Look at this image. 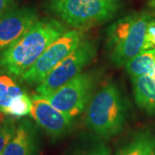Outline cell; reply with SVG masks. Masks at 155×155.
Masks as SVG:
<instances>
[{
	"instance_id": "cell-1",
	"label": "cell",
	"mask_w": 155,
	"mask_h": 155,
	"mask_svg": "<svg viewBox=\"0 0 155 155\" xmlns=\"http://www.w3.org/2000/svg\"><path fill=\"white\" fill-rule=\"evenodd\" d=\"M66 31V27L58 20L38 19L20 38L0 54V67L8 74L20 78L48 47Z\"/></svg>"
},
{
	"instance_id": "cell-2",
	"label": "cell",
	"mask_w": 155,
	"mask_h": 155,
	"mask_svg": "<svg viewBox=\"0 0 155 155\" xmlns=\"http://www.w3.org/2000/svg\"><path fill=\"white\" fill-rule=\"evenodd\" d=\"M127 106L117 84L108 82L90 100L85 122L94 133L110 139L121 133L127 121Z\"/></svg>"
},
{
	"instance_id": "cell-3",
	"label": "cell",
	"mask_w": 155,
	"mask_h": 155,
	"mask_svg": "<svg viewBox=\"0 0 155 155\" xmlns=\"http://www.w3.org/2000/svg\"><path fill=\"white\" fill-rule=\"evenodd\" d=\"M149 14L135 13L114 22L107 30L106 50L110 61L117 67L127 62L143 51Z\"/></svg>"
},
{
	"instance_id": "cell-4",
	"label": "cell",
	"mask_w": 155,
	"mask_h": 155,
	"mask_svg": "<svg viewBox=\"0 0 155 155\" xmlns=\"http://www.w3.org/2000/svg\"><path fill=\"white\" fill-rule=\"evenodd\" d=\"M120 6V0H50L48 7L63 22L82 28L110 20Z\"/></svg>"
},
{
	"instance_id": "cell-5",
	"label": "cell",
	"mask_w": 155,
	"mask_h": 155,
	"mask_svg": "<svg viewBox=\"0 0 155 155\" xmlns=\"http://www.w3.org/2000/svg\"><path fill=\"white\" fill-rule=\"evenodd\" d=\"M97 79V72H81L44 97L58 110L73 119L87 107Z\"/></svg>"
},
{
	"instance_id": "cell-6",
	"label": "cell",
	"mask_w": 155,
	"mask_h": 155,
	"mask_svg": "<svg viewBox=\"0 0 155 155\" xmlns=\"http://www.w3.org/2000/svg\"><path fill=\"white\" fill-rule=\"evenodd\" d=\"M96 54L97 48L94 42L83 39L77 48L37 84V94L46 97L72 80L94 60Z\"/></svg>"
},
{
	"instance_id": "cell-7",
	"label": "cell",
	"mask_w": 155,
	"mask_h": 155,
	"mask_svg": "<svg viewBox=\"0 0 155 155\" xmlns=\"http://www.w3.org/2000/svg\"><path fill=\"white\" fill-rule=\"evenodd\" d=\"M83 40L81 31H66L48 47L32 67L20 77L28 84H38L54 67L67 58Z\"/></svg>"
},
{
	"instance_id": "cell-8",
	"label": "cell",
	"mask_w": 155,
	"mask_h": 155,
	"mask_svg": "<svg viewBox=\"0 0 155 155\" xmlns=\"http://www.w3.org/2000/svg\"><path fill=\"white\" fill-rule=\"evenodd\" d=\"M31 102L30 116L49 137L58 140L71 132L73 119L55 109L44 97L35 95Z\"/></svg>"
},
{
	"instance_id": "cell-9",
	"label": "cell",
	"mask_w": 155,
	"mask_h": 155,
	"mask_svg": "<svg viewBox=\"0 0 155 155\" xmlns=\"http://www.w3.org/2000/svg\"><path fill=\"white\" fill-rule=\"evenodd\" d=\"M38 20L30 7H13L0 16V53L19 39Z\"/></svg>"
},
{
	"instance_id": "cell-10",
	"label": "cell",
	"mask_w": 155,
	"mask_h": 155,
	"mask_svg": "<svg viewBox=\"0 0 155 155\" xmlns=\"http://www.w3.org/2000/svg\"><path fill=\"white\" fill-rule=\"evenodd\" d=\"M40 147L38 130L29 120L17 123V129L3 155H37Z\"/></svg>"
},
{
	"instance_id": "cell-11",
	"label": "cell",
	"mask_w": 155,
	"mask_h": 155,
	"mask_svg": "<svg viewBox=\"0 0 155 155\" xmlns=\"http://www.w3.org/2000/svg\"><path fill=\"white\" fill-rule=\"evenodd\" d=\"M115 155H155V133L150 129L138 131Z\"/></svg>"
},
{
	"instance_id": "cell-12",
	"label": "cell",
	"mask_w": 155,
	"mask_h": 155,
	"mask_svg": "<svg viewBox=\"0 0 155 155\" xmlns=\"http://www.w3.org/2000/svg\"><path fill=\"white\" fill-rule=\"evenodd\" d=\"M134 94L137 105L149 114H155V76L132 78Z\"/></svg>"
},
{
	"instance_id": "cell-13",
	"label": "cell",
	"mask_w": 155,
	"mask_h": 155,
	"mask_svg": "<svg viewBox=\"0 0 155 155\" xmlns=\"http://www.w3.org/2000/svg\"><path fill=\"white\" fill-rule=\"evenodd\" d=\"M131 78L140 76H155V49L144 50L125 65Z\"/></svg>"
},
{
	"instance_id": "cell-14",
	"label": "cell",
	"mask_w": 155,
	"mask_h": 155,
	"mask_svg": "<svg viewBox=\"0 0 155 155\" xmlns=\"http://www.w3.org/2000/svg\"><path fill=\"white\" fill-rule=\"evenodd\" d=\"M23 93L24 91L10 75L0 72V112L4 113L11 101Z\"/></svg>"
},
{
	"instance_id": "cell-15",
	"label": "cell",
	"mask_w": 155,
	"mask_h": 155,
	"mask_svg": "<svg viewBox=\"0 0 155 155\" xmlns=\"http://www.w3.org/2000/svg\"><path fill=\"white\" fill-rule=\"evenodd\" d=\"M31 98L26 93L18 96L11 101V104L4 111V114L13 117H22L30 114Z\"/></svg>"
},
{
	"instance_id": "cell-16",
	"label": "cell",
	"mask_w": 155,
	"mask_h": 155,
	"mask_svg": "<svg viewBox=\"0 0 155 155\" xmlns=\"http://www.w3.org/2000/svg\"><path fill=\"white\" fill-rule=\"evenodd\" d=\"M68 155H110V150L103 141L93 140L78 147Z\"/></svg>"
},
{
	"instance_id": "cell-17",
	"label": "cell",
	"mask_w": 155,
	"mask_h": 155,
	"mask_svg": "<svg viewBox=\"0 0 155 155\" xmlns=\"http://www.w3.org/2000/svg\"><path fill=\"white\" fill-rule=\"evenodd\" d=\"M17 123L13 118H6L5 122L0 127V155H3L8 143L17 129Z\"/></svg>"
},
{
	"instance_id": "cell-18",
	"label": "cell",
	"mask_w": 155,
	"mask_h": 155,
	"mask_svg": "<svg viewBox=\"0 0 155 155\" xmlns=\"http://www.w3.org/2000/svg\"><path fill=\"white\" fill-rule=\"evenodd\" d=\"M148 49H155V19L150 20L147 28L143 51Z\"/></svg>"
},
{
	"instance_id": "cell-19",
	"label": "cell",
	"mask_w": 155,
	"mask_h": 155,
	"mask_svg": "<svg viewBox=\"0 0 155 155\" xmlns=\"http://www.w3.org/2000/svg\"><path fill=\"white\" fill-rule=\"evenodd\" d=\"M17 0H0V16L16 6Z\"/></svg>"
},
{
	"instance_id": "cell-20",
	"label": "cell",
	"mask_w": 155,
	"mask_h": 155,
	"mask_svg": "<svg viewBox=\"0 0 155 155\" xmlns=\"http://www.w3.org/2000/svg\"><path fill=\"white\" fill-rule=\"evenodd\" d=\"M6 120V117L5 115L4 114V113H2V112H0V127L3 125V123L5 122Z\"/></svg>"
}]
</instances>
